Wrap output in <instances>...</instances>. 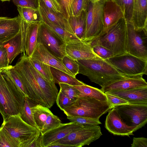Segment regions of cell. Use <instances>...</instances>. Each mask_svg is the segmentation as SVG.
Wrapping results in <instances>:
<instances>
[{
  "label": "cell",
  "mask_w": 147,
  "mask_h": 147,
  "mask_svg": "<svg viewBox=\"0 0 147 147\" xmlns=\"http://www.w3.org/2000/svg\"><path fill=\"white\" fill-rule=\"evenodd\" d=\"M76 61L79 65L78 74L87 76L101 88L129 77L120 73L107 60L98 58Z\"/></svg>",
  "instance_id": "1"
},
{
  "label": "cell",
  "mask_w": 147,
  "mask_h": 147,
  "mask_svg": "<svg viewBox=\"0 0 147 147\" xmlns=\"http://www.w3.org/2000/svg\"><path fill=\"white\" fill-rule=\"evenodd\" d=\"M25 97L8 76L0 70V113L3 120L11 116L20 115Z\"/></svg>",
  "instance_id": "2"
},
{
  "label": "cell",
  "mask_w": 147,
  "mask_h": 147,
  "mask_svg": "<svg viewBox=\"0 0 147 147\" xmlns=\"http://www.w3.org/2000/svg\"><path fill=\"white\" fill-rule=\"evenodd\" d=\"M113 108L108 101L80 96L62 111L67 117H84L99 119L101 116Z\"/></svg>",
  "instance_id": "3"
},
{
  "label": "cell",
  "mask_w": 147,
  "mask_h": 147,
  "mask_svg": "<svg viewBox=\"0 0 147 147\" xmlns=\"http://www.w3.org/2000/svg\"><path fill=\"white\" fill-rule=\"evenodd\" d=\"M28 58L23 53L13 68L21 77L29 99L35 104L49 108L45 96L29 67Z\"/></svg>",
  "instance_id": "4"
},
{
  "label": "cell",
  "mask_w": 147,
  "mask_h": 147,
  "mask_svg": "<svg viewBox=\"0 0 147 147\" xmlns=\"http://www.w3.org/2000/svg\"><path fill=\"white\" fill-rule=\"evenodd\" d=\"M97 38L100 43L112 51L114 56L125 53L127 25L124 18L120 19Z\"/></svg>",
  "instance_id": "5"
},
{
  "label": "cell",
  "mask_w": 147,
  "mask_h": 147,
  "mask_svg": "<svg viewBox=\"0 0 147 147\" xmlns=\"http://www.w3.org/2000/svg\"><path fill=\"white\" fill-rule=\"evenodd\" d=\"M108 60L121 74L129 77L147 74V60L127 53Z\"/></svg>",
  "instance_id": "6"
},
{
  "label": "cell",
  "mask_w": 147,
  "mask_h": 147,
  "mask_svg": "<svg viewBox=\"0 0 147 147\" xmlns=\"http://www.w3.org/2000/svg\"><path fill=\"white\" fill-rule=\"evenodd\" d=\"M105 1L92 2L89 1L86 10L84 40L91 41L103 34V6Z\"/></svg>",
  "instance_id": "7"
},
{
  "label": "cell",
  "mask_w": 147,
  "mask_h": 147,
  "mask_svg": "<svg viewBox=\"0 0 147 147\" xmlns=\"http://www.w3.org/2000/svg\"><path fill=\"white\" fill-rule=\"evenodd\" d=\"M102 135L100 127L98 125H84L53 143L64 145L67 147H81L89 145L98 139Z\"/></svg>",
  "instance_id": "8"
},
{
  "label": "cell",
  "mask_w": 147,
  "mask_h": 147,
  "mask_svg": "<svg viewBox=\"0 0 147 147\" xmlns=\"http://www.w3.org/2000/svg\"><path fill=\"white\" fill-rule=\"evenodd\" d=\"M126 53L147 60V28L137 30L126 22Z\"/></svg>",
  "instance_id": "9"
},
{
  "label": "cell",
  "mask_w": 147,
  "mask_h": 147,
  "mask_svg": "<svg viewBox=\"0 0 147 147\" xmlns=\"http://www.w3.org/2000/svg\"><path fill=\"white\" fill-rule=\"evenodd\" d=\"M128 125L136 127L137 130L147 122V103H131L114 107Z\"/></svg>",
  "instance_id": "10"
},
{
  "label": "cell",
  "mask_w": 147,
  "mask_h": 147,
  "mask_svg": "<svg viewBox=\"0 0 147 147\" xmlns=\"http://www.w3.org/2000/svg\"><path fill=\"white\" fill-rule=\"evenodd\" d=\"M1 126L16 140L20 145L36 134L38 131L23 121L19 115L6 118L3 120Z\"/></svg>",
  "instance_id": "11"
},
{
  "label": "cell",
  "mask_w": 147,
  "mask_h": 147,
  "mask_svg": "<svg viewBox=\"0 0 147 147\" xmlns=\"http://www.w3.org/2000/svg\"><path fill=\"white\" fill-rule=\"evenodd\" d=\"M37 43L42 44L50 52L60 59L66 55V43L59 38L42 21L39 25Z\"/></svg>",
  "instance_id": "12"
},
{
  "label": "cell",
  "mask_w": 147,
  "mask_h": 147,
  "mask_svg": "<svg viewBox=\"0 0 147 147\" xmlns=\"http://www.w3.org/2000/svg\"><path fill=\"white\" fill-rule=\"evenodd\" d=\"M39 23H28L21 18L20 32L22 38V53L25 54L28 57L32 56L37 44Z\"/></svg>",
  "instance_id": "13"
},
{
  "label": "cell",
  "mask_w": 147,
  "mask_h": 147,
  "mask_svg": "<svg viewBox=\"0 0 147 147\" xmlns=\"http://www.w3.org/2000/svg\"><path fill=\"white\" fill-rule=\"evenodd\" d=\"M105 121V127L110 133L120 136L134 135L136 127L128 125L123 121L117 109L113 107L108 112Z\"/></svg>",
  "instance_id": "14"
},
{
  "label": "cell",
  "mask_w": 147,
  "mask_h": 147,
  "mask_svg": "<svg viewBox=\"0 0 147 147\" xmlns=\"http://www.w3.org/2000/svg\"><path fill=\"white\" fill-rule=\"evenodd\" d=\"M65 51L67 55L76 61L100 58L94 53L90 42L80 39L66 43Z\"/></svg>",
  "instance_id": "15"
},
{
  "label": "cell",
  "mask_w": 147,
  "mask_h": 147,
  "mask_svg": "<svg viewBox=\"0 0 147 147\" xmlns=\"http://www.w3.org/2000/svg\"><path fill=\"white\" fill-rule=\"evenodd\" d=\"M84 125L76 123H62L42 134L43 147H48L50 144L64 138L71 133L79 129Z\"/></svg>",
  "instance_id": "16"
},
{
  "label": "cell",
  "mask_w": 147,
  "mask_h": 147,
  "mask_svg": "<svg viewBox=\"0 0 147 147\" xmlns=\"http://www.w3.org/2000/svg\"><path fill=\"white\" fill-rule=\"evenodd\" d=\"M36 58L43 63L73 76L65 66L60 59L50 52L42 44L37 43L31 57Z\"/></svg>",
  "instance_id": "17"
},
{
  "label": "cell",
  "mask_w": 147,
  "mask_h": 147,
  "mask_svg": "<svg viewBox=\"0 0 147 147\" xmlns=\"http://www.w3.org/2000/svg\"><path fill=\"white\" fill-rule=\"evenodd\" d=\"M103 34L122 18H124L121 8L113 0H107L103 6Z\"/></svg>",
  "instance_id": "18"
},
{
  "label": "cell",
  "mask_w": 147,
  "mask_h": 147,
  "mask_svg": "<svg viewBox=\"0 0 147 147\" xmlns=\"http://www.w3.org/2000/svg\"><path fill=\"white\" fill-rule=\"evenodd\" d=\"M21 20L19 15L12 18L1 17L0 41L3 43L16 35L20 31Z\"/></svg>",
  "instance_id": "19"
},
{
  "label": "cell",
  "mask_w": 147,
  "mask_h": 147,
  "mask_svg": "<svg viewBox=\"0 0 147 147\" xmlns=\"http://www.w3.org/2000/svg\"><path fill=\"white\" fill-rule=\"evenodd\" d=\"M143 75L129 77L114 82L100 89L105 92L111 91L125 90L147 87V83L142 77Z\"/></svg>",
  "instance_id": "20"
},
{
  "label": "cell",
  "mask_w": 147,
  "mask_h": 147,
  "mask_svg": "<svg viewBox=\"0 0 147 147\" xmlns=\"http://www.w3.org/2000/svg\"><path fill=\"white\" fill-rule=\"evenodd\" d=\"M118 96L131 103H147V87L107 92Z\"/></svg>",
  "instance_id": "21"
},
{
  "label": "cell",
  "mask_w": 147,
  "mask_h": 147,
  "mask_svg": "<svg viewBox=\"0 0 147 147\" xmlns=\"http://www.w3.org/2000/svg\"><path fill=\"white\" fill-rule=\"evenodd\" d=\"M131 23L137 30L147 28V0H134Z\"/></svg>",
  "instance_id": "22"
},
{
  "label": "cell",
  "mask_w": 147,
  "mask_h": 147,
  "mask_svg": "<svg viewBox=\"0 0 147 147\" xmlns=\"http://www.w3.org/2000/svg\"><path fill=\"white\" fill-rule=\"evenodd\" d=\"M38 0V9L40 14L45 16L55 24L75 35L67 20L62 15L54 12L47 7L42 0Z\"/></svg>",
  "instance_id": "23"
},
{
  "label": "cell",
  "mask_w": 147,
  "mask_h": 147,
  "mask_svg": "<svg viewBox=\"0 0 147 147\" xmlns=\"http://www.w3.org/2000/svg\"><path fill=\"white\" fill-rule=\"evenodd\" d=\"M86 11H83L78 16H70L68 21L75 35L84 40L86 29Z\"/></svg>",
  "instance_id": "24"
},
{
  "label": "cell",
  "mask_w": 147,
  "mask_h": 147,
  "mask_svg": "<svg viewBox=\"0 0 147 147\" xmlns=\"http://www.w3.org/2000/svg\"><path fill=\"white\" fill-rule=\"evenodd\" d=\"M6 48L9 65L12 63L15 58L22 53V38L20 31L15 36L3 44Z\"/></svg>",
  "instance_id": "25"
},
{
  "label": "cell",
  "mask_w": 147,
  "mask_h": 147,
  "mask_svg": "<svg viewBox=\"0 0 147 147\" xmlns=\"http://www.w3.org/2000/svg\"><path fill=\"white\" fill-rule=\"evenodd\" d=\"M41 21L44 23L52 32L60 40L65 43L69 41L79 39L76 36L67 32L60 26L56 25L40 14Z\"/></svg>",
  "instance_id": "26"
},
{
  "label": "cell",
  "mask_w": 147,
  "mask_h": 147,
  "mask_svg": "<svg viewBox=\"0 0 147 147\" xmlns=\"http://www.w3.org/2000/svg\"><path fill=\"white\" fill-rule=\"evenodd\" d=\"M53 81L55 84L64 83L70 85L78 86L84 83L77 80L73 76L69 75L61 70L50 66Z\"/></svg>",
  "instance_id": "27"
},
{
  "label": "cell",
  "mask_w": 147,
  "mask_h": 147,
  "mask_svg": "<svg viewBox=\"0 0 147 147\" xmlns=\"http://www.w3.org/2000/svg\"><path fill=\"white\" fill-rule=\"evenodd\" d=\"M31 109L34 122L38 129L41 131L48 116L51 112L49 108L39 104L34 105Z\"/></svg>",
  "instance_id": "28"
},
{
  "label": "cell",
  "mask_w": 147,
  "mask_h": 147,
  "mask_svg": "<svg viewBox=\"0 0 147 147\" xmlns=\"http://www.w3.org/2000/svg\"><path fill=\"white\" fill-rule=\"evenodd\" d=\"M73 86L80 91V97H88L93 98L101 101H107L105 93L100 89L85 84L82 85Z\"/></svg>",
  "instance_id": "29"
},
{
  "label": "cell",
  "mask_w": 147,
  "mask_h": 147,
  "mask_svg": "<svg viewBox=\"0 0 147 147\" xmlns=\"http://www.w3.org/2000/svg\"><path fill=\"white\" fill-rule=\"evenodd\" d=\"M17 9L22 19L28 23H40L41 16L38 9L30 8L17 7Z\"/></svg>",
  "instance_id": "30"
},
{
  "label": "cell",
  "mask_w": 147,
  "mask_h": 147,
  "mask_svg": "<svg viewBox=\"0 0 147 147\" xmlns=\"http://www.w3.org/2000/svg\"><path fill=\"white\" fill-rule=\"evenodd\" d=\"M35 105L28 97H25L23 109L20 116L22 119L26 123L38 129L33 118L31 109L32 107Z\"/></svg>",
  "instance_id": "31"
},
{
  "label": "cell",
  "mask_w": 147,
  "mask_h": 147,
  "mask_svg": "<svg viewBox=\"0 0 147 147\" xmlns=\"http://www.w3.org/2000/svg\"><path fill=\"white\" fill-rule=\"evenodd\" d=\"M90 42L94 53L100 58L107 60L114 56L112 51L100 43L98 38Z\"/></svg>",
  "instance_id": "32"
},
{
  "label": "cell",
  "mask_w": 147,
  "mask_h": 147,
  "mask_svg": "<svg viewBox=\"0 0 147 147\" xmlns=\"http://www.w3.org/2000/svg\"><path fill=\"white\" fill-rule=\"evenodd\" d=\"M29 57L32 64L42 76L50 82H54L49 65L34 57Z\"/></svg>",
  "instance_id": "33"
},
{
  "label": "cell",
  "mask_w": 147,
  "mask_h": 147,
  "mask_svg": "<svg viewBox=\"0 0 147 147\" xmlns=\"http://www.w3.org/2000/svg\"><path fill=\"white\" fill-rule=\"evenodd\" d=\"M121 8L126 22H131L132 17L134 0H113Z\"/></svg>",
  "instance_id": "34"
},
{
  "label": "cell",
  "mask_w": 147,
  "mask_h": 147,
  "mask_svg": "<svg viewBox=\"0 0 147 147\" xmlns=\"http://www.w3.org/2000/svg\"><path fill=\"white\" fill-rule=\"evenodd\" d=\"M2 70L8 76L18 88L24 94L25 96L28 97L23 82L18 74L13 68V66L10 65L7 68Z\"/></svg>",
  "instance_id": "35"
},
{
  "label": "cell",
  "mask_w": 147,
  "mask_h": 147,
  "mask_svg": "<svg viewBox=\"0 0 147 147\" xmlns=\"http://www.w3.org/2000/svg\"><path fill=\"white\" fill-rule=\"evenodd\" d=\"M20 144L2 126L0 127V147H19Z\"/></svg>",
  "instance_id": "36"
},
{
  "label": "cell",
  "mask_w": 147,
  "mask_h": 147,
  "mask_svg": "<svg viewBox=\"0 0 147 147\" xmlns=\"http://www.w3.org/2000/svg\"><path fill=\"white\" fill-rule=\"evenodd\" d=\"M58 84L60 86V90L72 101L74 102L80 96V91L73 86L64 83H59Z\"/></svg>",
  "instance_id": "37"
},
{
  "label": "cell",
  "mask_w": 147,
  "mask_h": 147,
  "mask_svg": "<svg viewBox=\"0 0 147 147\" xmlns=\"http://www.w3.org/2000/svg\"><path fill=\"white\" fill-rule=\"evenodd\" d=\"M89 0H73L70 9V16H78L86 11Z\"/></svg>",
  "instance_id": "38"
},
{
  "label": "cell",
  "mask_w": 147,
  "mask_h": 147,
  "mask_svg": "<svg viewBox=\"0 0 147 147\" xmlns=\"http://www.w3.org/2000/svg\"><path fill=\"white\" fill-rule=\"evenodd\" d=\"M61 123L59 118L51 112L48 116L41 132L43 134L47 131L59 126Z\"/></svg>",
  "instance_id": "39"
},
{
  "label": "cell",
  "mask_w": 147,
  "mask_h": 147,
  "mask_svg": "<svg viewBox=\"0 0 147 147\" xmlns=\"http://www.w3.org/2000/svg\"><path fill=\"white\" fill-rule=\"evenodd\" d=\"M42 136L41 131L38 130L36 134L21 144L19 147H43Z\"/></svg>",
  "instance_id": "40"
},
{
  "label": "cell",
  "mask_w": 147,
  "mask_h": 147,
  "mask_svg": "<svg viewBox=\"0 0 147 147\" xmlns=\"http://www.w3.org/2000/svg\"><path fill=\"white\" fill-rule=\"evenodd\" d=\"M65 66L71 73L74 77L78 74L79 65L76 61L66 55L62 59Z\"/></svg>",
  "instance_id": "41"
},
{
  "label": "cell",
  "mask_w": 147,
  "mask_h": 147,
  "mask_svg": "<svg viewBox=\"0 0 147 147\" xmlns=\"http://www.w3.org/2000/svg\"><path fill=\"white\" fill-rule=\"evenodd\" d=\"M67 119L71 122L76 123L83 125H97L101 124L99 119L91 118L79 117H67Z\"/></svg>",
  "instance_id": "42"
},
{
  "label": "cell",
  "mask_w": 147,
  "mask_h": 147,
  "mask_svg": "<svg viewBox=\"0 0 147 147\" xmlns=\"http://www.w3.org/2000/svg\"><path fill=\"white\" fill-rule=\"evenodd\" d=\"M55 102L58 106L62 111L65 108L71 105L74 102L60 90L58 92Z\"/></svg>",
  "instance_id": "43"
},
{
  "label": "cell",
  "mask_w": 147,
  "mask_h": 147,
  "mask_svg": "<svg viewBox=\"0 0 147 147\" xmlns=\"http://www.w3.org/2000/svg\"><path fill=\"white\" fill-rule=\"evenodd\" d=\"M105 93L107 101L113 108L116 106L127 104L129 103L127 101L118 96L111 94L107 92Z\"/></svg>",
  "instance_id": "44"
},
{
  "label": "cell",
  "mask_w": 147,
  "mask_h": 147,
  "mask_svg": "<svg viewBox=\"0 0 147 147\" xmlns=\"http://www.w3.org/2000/svg\"><path fill=\"white\" fill-rule=\"evenodd\" d=\"M14 4L21 7L38 9V0H12Z\"/></svg>",
  "instance_id": "45"
},
{
  "label": "cell",
  "mask_w": 147,
  "mask_h": 147,
  "mask_svg": "<svg viewBox=\"0 0 147 147\" xmlns=\"http://www.w3.org/2000/svg\"><path fill=\"white\" fill-rule=\"evenodd\" d=\"M10 65L8 62L7 51L2 45L0 46V70L6 68Z\"/></svg>",
  "instance_id": "46"
},
{
  "label": "cell",
  "mask_w": 147,
  "mask_h": 147,
  "mask_svg": "<svg viewBox=\"0 0 147 147\" xmlns=\"http://www.w3.org/2000/svg\"><path fill=\"white\" fill-rule=\"evenodd\" d=\"M73 0H61L60 5L64 17L68 20L70 16L71 6Z\"/></svg>",
  "instance_id": "47"
},
{
  "label": "cell",
  "mask_w": 147,
  "mask_h": 147,
  "mask_svg": "<svg viewBox=\"0 0 147 147\" xmlns=\"http://www.w3.org/2000/svg\"><path fill=\"white\" fill-rule=\"evenodd\" d=\"M42 1L45 5L49 8L54 12L63 15L61 6L56 0H42Z\"/></svg>",
  "instance_id": "48"
},
{
  "label": "cell",
  "mask_w": 147,
  "mask_h": 147,
  "mask_svg": "<svg viewBox=\"0 0 147 147\" xmlns=\"http://www.w3.org/2000/svg\"><path fill=\"white\" fill-rule=\"evenodd\" d=\"M131 147H147V139L144 137H134Z\"/></svg>",
  "instance_id": "49"
},
{
  "label": "cell",
  "mask_w": 147,
  "mask_h": 147,
  "mask_svg": "<svg viewBox=\"0 0 147 147\" xmlns=\"http://www.w3.org/2000/svg\"><path fill=\"white\" fill-rule=\"evenodd\" d=\"M107 0H89V1L92 2H96L100 1H105Z\"/></svg>",
  "instance_id": "50"
},
{
  "label": "cell",
  "mask_w": 147,
  "mask_h": 147,
  "mask_svg": "<svg viewBox=\"0 0 147 147\" xmlns=\"http://www.w3.org/2000/svg\"><path fill=\"white\" fill-rule=\"evenodd\" d=\"M57 2L60 5V3L61 2V0H56Z\"/></svg>",
  "instance_id": "51"
},
{
  "label": "cell",
  "mask_w": 147,
  "mask_h": 147,
  "mask_svg": "<svg viewBox=\"0 0 147 147\" xmlns=\"http://www.w3.org/2000/svg\"><path fill=\"white\" fill-rule=\"evenodd\" d=\"M0 0L2 2H3V1H9L10 0Z\"/></svg>",
  "instance_id": "52"
},
{
  "label": "cell",
  "mask_w": 147,
  "mask_h": 147,
  "mask_svg": "<svg viewBox=\"0 0 147 147\" xmlns=\"http://www.w3.org/2000/svg\"><path fill=\"white\" fill-rule=\"evenodd\" d=\"M3 43L2 42L0 41V46L3 45Z\"/></svg>",
  "instance_id": "53"
},
{
  "label": "cell",
  "mask_w": 147,
  "mask_h": 147,
  "mask_svg": "<svg viewBox=\"0 0 147 147\" xmlns=\"http://www.w3.org/2000/svg\"><path fill=\"white\" fill-rule=\"evenodd\" d=\"M1 17H0V19Z\"/></svg>",
  "instance_id": "54"
},
{
  "label": "cell",
  "mask_w": 147,
  "mask_h": 147,
  "mask_svg": "<svg viewBox=\"0 0 147 147\" xmlns=\"http://www.w3.org/2000/svg\"></svg>",
  "instance_id": "55"
}]
</instances>
